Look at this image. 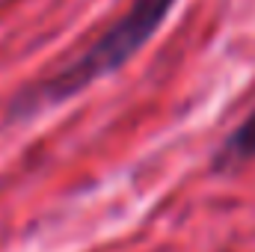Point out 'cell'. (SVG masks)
I'll return each mask as SVG.
<instances>
[{"mask_svg":"<svg viewBox=\"0 0 255 252\" xmlns=\"http://www.w3.org/2000/svg\"><path fill=\"white\" fill-rule=\"evenodd\" d=\"M175 0H130L125 12L74 60L57 68L51 77L33 83L30 89L18 92L9 104V119H30L42 110H51L68 98L89 89L95 80L119 71L122 65L157 33V27L166 21Z\"/></svg>","mask_w":255,"mask_h":252,"instance_id":"cell-1","label":"cell"},{"mask_svg":"<svg viewBox=\"0 0 255 252\" xmlns=\"http://www.w3.org/2000/svg\"><path fill=\"white\" fill-rule=\"evenodd\" d=\"M253 157H255V110L226 136V142L220 145V151L214 157V169L229 172V169H235V166H241Z\"/></svg>","mask_w":255,"mask_h":252,"instance_id":"cell-2","label":"cell"}]
</instances>
